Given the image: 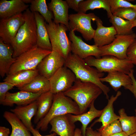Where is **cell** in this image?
Masks as SVG:
<instances>
[{"mask_svg":"<svg viewBox=\"0 0 136 136\" xmlns=\"http://www.w3.org/2000/svg\"><path fill=\"white\" fill-rule=\"evenodd\" d=\"M23 13L24 22L11 45L14 51L13 57L15 58L37 45V25L34 13L28 8Z\"/></svg>","mask_w":136,"mask_h":136,"instance_id":"6da1fadb","label":"cell"},{"mask_svg":"<svg viewBox=\"0 0 136 136\" xmlns=\"http://www.w3.org/2000/svg\"><path fill=\"white\" fill-rule=\"evenodd\" d=\"M64 66L72 71L77 79L82 82L92 83L97 85L101 90L106 98L109 99L108 93L110 89L100 79L104 76V73L91 67L86 63L84 59L71 53L66 59Z\"/></svg>","mask_w":136,"mask_h":136,"instance_id":"7a4b0ae2","label":"cell"},{"mask_svg":"<svg viewBox=\"0 0 136 136\" xmlns=\"http://www.w3.org/2000/svg\"><path fill=\"white\" fill-rule=\"evenodd\" d=\"M102 92L95 84L83 82L76 78L72 86L63 93L76 103L81 114L86 112L88 108Z\"/></svg>","mask_w":136,"mask_h":136,"instance_id":"3957f363","label":"cell"},{"mask_svg":"<svg viewBox=\"0 0 136 136\" xmlns=\"http://www.w3.org/2000/svg\"><path fill=\"white\" fill-rule=\"evenodd\" d=\"M68 114H81L76 103L70 98L61 92L54 94L51 107L47 114L37 124L36 129L46 131L50 121L56 117Z\"/></svg>","mask_w":136,"mask_h":136,"instance_id":"277c9868","label":"cell"},{"mask_svg":"<svg viewBox=\"0 0 136 136\" xmlns=\"http://www.w3.org/2000/svg\"><path fill=\"white\" fill-rule=\"evenodd\" d=\"M84 59L88 65L95 67L103 73L117 71L128 75L134 67V64L128 58L121 59L111 55L105 56L99 58L91 56Z\"/></svg>","mask_w":136,"mask_h":136,"instance_id":"5b68a950","label":"cell"},{"mask_svg":"<svg viewBox=\"0 0 136 136\" xmlns=\"http://www.w3.org/2000/svg\"><path fill=\"white\" fill-rule=\"evenodd\" d=\"M46 25L52 51L58 52L66 59L71 51V42L66 33L67 28L64 25L56 23L54 21L46 22Z\"/></svg>","mask_w":136,"mask_h":136,"instance_id":"8992f818","label":"cell"},{"mask_svg":"<svg viewBox=\"0 0 136 136\" xmlns=\"http://www.w3.org/2000/svg\"><path fill=\"white\" fill-rule=\"evenodd\" d=\"M51 51L42 49L36 45L16 58L8 75L13 74L22 71L37 69L42 59Z\"/></svg>","mask_w":136,"mask_h":136,"instance_id":"52a82bcc","label":"cell"},{"mask_svg":"<svg viewBox=\"0 0 136 136\" xmlns=\"http://www.w3.org/2000/svg\"><path fill=\"white\" fill-rule=\"evenodd\" d=\"M98 17L93 13L81 12L69 15V30H73L80 33L86 41L93 38L95 30L92 27L91 21H96Z\"/></svg>","mask_w":136,"mask_h":136,"instance_id":"ba28073f","label":"cell"},{"mask_svg":"<svg viewBox=\"0 0 136 136\" xmlns=\"http://www.w3.org/2000/svg\"><path fill=\"white\" fill-rule=\"evenodd\" d=\"M135 39V33L126 35H116L111 43L100 47L101 56L111 55L121 59L127 58V49Z\"/></svg>","mask_w":136,"mask_h":136,"instance_id":"9c48e42d","label":"cell"},{"mask_svg":"<svg viewBox=\"0 0 136 136\" xmlns=\"http://www.w3.org/2000/svg\"><path fill=\"white\" fill-rule=\"evenodd\" d=\"M76 79L74 73L64 66L59 69L49 79L50 91L54 94L63 92L72 86Z\"/></svg>","mask_w":136,"mask_h":136,"instance_id":"30bf717a","label":"cell"},{"mask_svg":"<svg viewBox=\"0 0 136 136\" xmlns=\"http://www.w3.org/2000/svg\"><path fill=\"white\" fill-rule=\"evenodd\" d=\"M24 21V16L22 13L7 18L1 19L0 38L5 43L11 45Z\"/></svg>","mask_w":136,"mask_h":136,"instance_id":"8fae6325","label":"cell"},{"mask_svg":"<svg viewBox=\"0 0 136 136\" xmlns=\"http://www.w3.org/2000/svg\"><path fill=\"white\" fill-rule=\"evenodd\" d=\"M69 37L71 42V51L73 53L83 59L91 56L96 58L101 57L100 47L94 44L90 45L86 44L80 37L76 35L73 30L70 31Z\"/></svg>","mask_w":136,"mask_h":136,"instance_id":"7c38bea8","label":"cell"},{"mask_svg":"<svg viewBox=\"0 0 136 136\" xmlns=\"http://www.w3.org/2000/svg\"><path fill=\"white\" fill-rule=\"evenodd\" d=\"M65 60L58 52L52 51L42 59L37 69L39 74L49 80L59 69L64 66Z\"/></svg>","mask_w":136,"mask_h":136,"instance_id":"4fadbf2b","label":"cell"},{"mask_svg":"<svg viewBox=\"0 0 136 136\" xmlns=\"http://www.w3.org/2000/svg\"><path fill=\"white\" fill-rule=\"evenodd\" d=\"M49 123L51 126L50 133L53 132L60 136H74L76 126L67 114L54 118Z\"/></svg>","mask_w":136,"mask_h":136,"instance_id":"5bb4252c","label":"cell"},{"mask_svg":"<svg viewBox=\"0 0 136 136\" xmlns=\"http://www.w3.org/2000/svg\"><path fill=\"white\" fill-rule=\"evenodd\" d=\"M41 94L23 90L13 93L8 92L5 100L0 104L9 106L14 104L18 106H26L36 100Z\"/></svg>","mask_w":136,"mask_h":136,"instance_id":"9a60e30c","label":"cell"},{"mask_svg":"<svg viewBox=\"0 0 136 136\" xmlns=\"http://www.w3.org/2000/svg\"><path fill=\"white\" fill-rule=\"evenodd\" d=\"M97 26L93 39L94 45L99 47L111 43L117 35L116 31L112 26L106 27L103 25V22L98 17L95 21Z\"/></svg>","mask_w":136,"mask_h":136,"instance_id":"2e32d148","label":"cell"},{"mask_svg":"<svg viewBox=\"0 0 136 136\" xmlns=\"http://www.w3.org/2000/svg\"><path fill=\"white\" fill-rule=\"evenodd\" d=\"M49 9L54 14V21L64 25L69 30V7L65 1L51 0L48 4Z\"/></svg>","mask_w":136,"mask_h":136,"instance_id":"e0dca14e","label":"cell"},{"mask_svg":"<svg viewBox=\"0 0 136 136\" xmlns=\"http://www.w3.org/2000/svg\"><path fill=\"white\" fill-rule=\"evenodd\" d=\"M29 6L23 0H1L0 1L1 19L7 18L22 13L26 10Z\"/></svg>","mask_w":136,"mask_h":136,"instance_id":"ac0fdd59","label":"cell"},{"mask_svg":"<svg viewBox=\"0 0 136 136\" xmlns=\"http://www.w3.org/2000/svg\"><path fill=\"white\" fill-rule=\"evenodd\" d=\"M33 13L37 25V45L42 49L52 51L45 19L39 12Z\"/></svg>","mask_w":136,"mask_h":136,"instance_id":"d6986e66","label":"cell"},{"mask_svg":"<svg viewBox=\"0 0 136 136\" xmlns=\"http://www.w3.org/2000/svg\"><path fill=\"white\" fill-rule=\"evenodd\" d=\"M14 51L11 46L5 43L0 38V75L3 78L8 74L16 58L13 57Z\"/></svg>","mask_w":136,"mask_h":136,"instance_id":"ffe728a7","label":"cell"},{"mask_svg":"<svg viewBox=\"0 0 136 136\" xmlns=\"http://www.w3.org/2000/svg\"><path fill=\"white\" fill-rule=\"evenodd\" d=\"M29 130L33 126L32 118L36 115L37 110L36 100L27 105L17 106L10 110Z\"/></svg>","mask_w":136,"mask_h":136,"instance_id":"44dd1931","label":"cell"},{"mask_svg":"<svg viewBox=\"0 0 136 136\" xmlns=\"http://www.w3.org/2000/svg\"><path fill=\"white\" fill-rule=\"evenodd\" d=\"M121 94V92L118 91L115 96L113 95L111 96L110 98L108 99L107 105L103 109L100 116L94 121L90 127H92L97 123L101 122L102 125L100 127L103 128L112 122L119 119L120 116L115 113L113 105L114 102Z\"/></svg>","mask_w":136,"mask_h":136,"instance_id":"7402d4cb","label":"cell"},{"mask_svg":"<svg viewBox=\"0 0 136 136\" xmlns=\"http://www.w3.org/2000/svg\"><path fill=\"white\" fill-rule=\"evenodd\" d=\"M94 102L91 104L88 111L78 115L68 114V115L73 123L79 121L81 122L82 126L81 128L82 136H86V132L89 124L94 118L99 117L101 115L103 110H99L95 107Z\"/></svg>","mask_w":136,"mask_h":136,"instance_id":"603a6c76","label":"cell"},{"mask_svg":"<svg viewBox=\"0 0 136 136\" xmlns=\"http://www.w3.org/2000/svg\"><path fill=\"white\" fill-rule=\"evenodd\" d=\"M100 79L102 82L109 83L115 91H117L121 87L124 88L132 83L131 79L128 75L117 71L108 72L106 76Z\"/></svg>","mask_w":136,"mask_h":136,"instance_id":"cb8c5ba5","label":"cell"},{"mask_svg":"<svg viewBox=\"0 0 136 136\" xmlns=\"http://www.w3.org/2000/svg\"><path fill=\"white\" fill-rule=\"evenodd\" d=\"M39 74L37 70H23L11 75H8L4 79L18 88H21L30 83Z\"/></svg>","mask_w":136,"mask_h":136,"instance_id":"d4e9b609","label":"cell"},{"mask_svg":"<svg viewBox=\"0 0 136 136\" xmlns=\"http://www.w3.org/2000/svg\"><path fill=\"white\" fill-rule=\"evenodd\" d=\"M54 94L50 91L41 94L36 100L37 110L34 122L37 124L47 114L52 104Z\"/></svg>","mask_w":136,"mask_h":136,"instance_id":"484cf974","label":"cell"},{"mask_svg":"<svg viewBox=\"0 0 136 136\" xmlns=\"http://www.w3.org/2000/svg\"><path fill=\"white\" fill-rule=\"evenodd\" d=\"M18 89L33 93L42 94L50 91V84L48 79L39 74L30 83Z\"/></svg>","mask_w":136,"mask_h":136,"instance_id":"4316f807","label":"cell"},{"mask_svg":"<svg viewBox=\"0 0 136 136\" xmlns=\"http://www.w3.org/2000/svg\"><path fill=\"white\" fill-rule=\"evenodd\" d=\"M3 117L12 128L10 136H31L27 127L13 113L6 111L4 113Z\"/></svg>","mask_w":136,"mask_h":136,"instance_id":"83f0119b","label":"cell"},{"mask_svg":"<svg viewBox=\"0 0 136 136\" xmlns=\"http://www.w3.org/2000/svg\"><path fill=\"white\" fill-rule=\"evenodd\" d=\"M100 8L106 11L109 18L112 14L110 10L109 0H83L79 4V12L86 13L89 10Z\"/></svg>","mask_w":136,"mask_h":136,"instance_id":"f1b7e54d","label":"cell"},{"mask_svg":"<svg viewBox=\"0 0 136 136\" xmlns=\"http://www.w3.org/2000/svg\"><path fill=\"white\" fill-rule=\"evenodd\" d=\"M109 18L110 21L115 28L117 35H126L133 33L132 22L113 14Z\"/></svg>","mask_w":136,"mask_h":136,"instance_id":"f546056e","label":"cell"},{"mask_svg":"<svg viewBox=\"0 0 136 136\" xmlns=\"http://www.w3.org/2000/svg\"><path fill=\"white\" fill-rule=\"evenodd\" d=\"M120 116L119 119L122 131L129 136L136 132V118L135 116H128L123 108L118 111Z\"/></svg>","mask_w":136,"mask_h":136,"instance_id":"4dcf8cb0","label":"cell"},{"mask_svg":"<svg viewBox=\"0 0 136 136\" xmlns=\"http://www.w3.org/2000/svg\"><path fill=\"white\" fill-rule=\"evenodd\" d=\"M30 10L32 12H39L47 23L52 21L53 15L52 11L49 9L46 0H32Z\"/></svg>","mask_w":136,"mask_h":136,"instance_id":"1f68e13d","label":"cell"},{"mask_svg":"<svg viewBox=\"0 0 136 136\" xmlns=\"http://www.w3.org/2000/svg\"><path fill=\"white\" fill-rule=\"evenodd\" d=\"M101 136H110L114 134L122 131L119 120L114 121L105 127L97 129Z\"/></svg>","mask_w":136,"mask_h":136,"instance_id":"d6a6232c","label":"cell"},{"mask_svg":"<svg viewBox=\"0 0 136 136\" xmlns=\"http://www.w3.org/2000/svg\"><path fill=\"white\" fill-rule=\"evenodd\" d=\"M112 14L132 23L136 18V9L132 8H119L115 10Z\"/></svg>","mask_w":136,"mask_h":136,"instance_id":"836d02e7","label":"cell"},{"mask_svg":"<svg viewBox=\"0 0 136 136\" xmlns=\"http://www.w3.org/2000/svg\"><path fill=\"white\" fill-rule=\"evenodd\" d=\"M110 10L112 14L117 9L121 8H132L136 9V4H133L124 0H109Z\"/></svg>","mask_w":136,"mask_h":136,"instance_id":"e575fe53","label":"cell"},{"mask_svg":"<svg viewBox=\"0 0 136 136\" xmlns=\"http://www.w3.org/2000/svg\"><path fill=\"white\" fill-rule=\"evenodd\" d=\"M15 86L13 84L8 82L4 81L0 83V103L5 100L8 91Z\"/></svg>","mask_w":136,"mask_h":136,"instance_id":"d590c367","label":"cell"},{"mask_svg":"<svg viewBox=\"0 0 136 136\" xmlns=\"http://www.w3.org/2000/svg\"><path fill=\"white\" fill-rule=\"evenodd\" d=\"M127 58L136 65V39L130 45L127 52Z\"/></svg>","mask_w":136,"mask_h":136,"instance_id":"8d00e7d4","label":"cell"},{"mask_svg":"<svg viewBox=\"0 0 136 136\" xmlns=\"http://www.w3.org/2000/svg\"><path fill=\"white\" fill-rule=\"evenodd\" d=\"M133 72L134 70L133 69L128 74L131 79L132 84L126 86L124 88L125 89L129 90L131 92L136 99V80L134 77Z\"/></svg>","mask_w":136,"mask_h":136,"instance_id":"74e56055","label":"cell"},{"mask_svg":"<svg viewBox=\"0 0 136 136\" xmlns=\"http://www.w3.org/2000/svg\"><path fill=\"white\" fill-rule=\"evenodd\" d=\"M83 0H66L65 1L69 8L77 12H79L80 3Z\"/></svg>","mask_w":136,"mask_h":136,"instance_id":"f35d334b","label":"cell"},{"mask_svg":"<svg viewBox=\"0 0 136 136\" xmlns=\"http://www.w3.org/2000/svg\"><path fill=\"white\" fill-rule=\"evenodd\" d=\"M86 136H101L99 133L96 130H94L92 127H87L86 132Z\"/></svg>","mask_w":136,"mask_h":136,"instance_id":"ab89813d","label":"cell"},{"mask_svg":"<svg viewBox=\"0 0 136 136\" xmlns=\"http://www.w3.org/2000/svg\"><path fill=\"white\" fill-rule=\"evenodd\" d=\"M29 131L32 133L33 136H56V134L55 132L46 135H42L40 134L38 130L34 128L33 126L29 129Z\"/></svg>","mask_w":136,"mask_h":136,"instance_id":"60d3db41","label":"cell"},{"mask_svg":"<svg viewBox=\"0 0 136 136\" xmlns=\"http://www.w3.org/2000/svg\"><path fill=\"white\" fill-rule=\"evenodd\" d=\"M10 133L9 128L4 126L0 127V136H9Z\"/></svg>","mask_w":136,"mask_h":136,"instance_id":"b9f144b4","label":"cell"},{"mask_svg":"<svg viewBox=\"0 0 136 136\" xmlns=\"http://www.w3.org/2000/svg\"><path fill=\"white\" fill-rule=\"evenodd\" d=\"M110 136H128L123 131L113 134Z\"/></svg>","mask_w":136,"mask_h":136,"instance_id":"7bdbcfd3","label":"cell"},{"mask_svg":"<svg viewBox=\"0 0 136 136\" xmlns=\"http://www.w3.org/2000/svg\"><path fill=\"white\" fill-rule=\"evenodd\" d=\"M74 136H82L81 129L79 128H76L75 130Z\"/></svg>","mask_w":136,"mask_h":136,"instance_id":"ee69618b","label":"cell"},{"mask_svg":"<svg viewBox=\"0 0 136 136\" xmlns=\"http://www.w3.org/2000/svg\"><path fill=\"white\" fill-rule=\"evenodd\" d=\"M23 2L26 4L31 3L32 0H23Z\"/></svg>","mask_w":136,"mask_h":136,"instance_id":"f6af8a7d","label":"cell"},{"mask_svg":"<svg viewBox=\"0 0 136 136\" xmlns=\"http://www.w3.org/2000/svg\"><path fill=\"white\" fill-rule=\"evenodd\" d=\"M136 26V18L134 20L133 22L132 23V27H133Z\"/></svg>","mask_w":136,"mask_h":136,"instance_id":"bcb514c9","label":"cell"},{"mask_svg":"<svg viewBox=\"0 0 136 136\" xmlns=\"http://www.w3.org/2000/svg\"><path fill=\"white\" fill-rule=\"evenodd\" d=\"M128 136H136V132Z\"/></svg>","mask_w":136,"mask_h":136,"instance_id":"7dc6e473","label":"cell"},{"mask_svg":"<svg viewBox=\"0 0 136 136\" xmlns=\"http://www.w3.org/2000/svg\"><path fill=\"white\" fill-rule=\"evenodd\" d=\"M134 112H135V117L136 118V109H135L134 110Z\"/></svg>","mask_w":136,"mask_h":136,"instance_id":"c3c4849f","label":"cell"}]
</instances>
